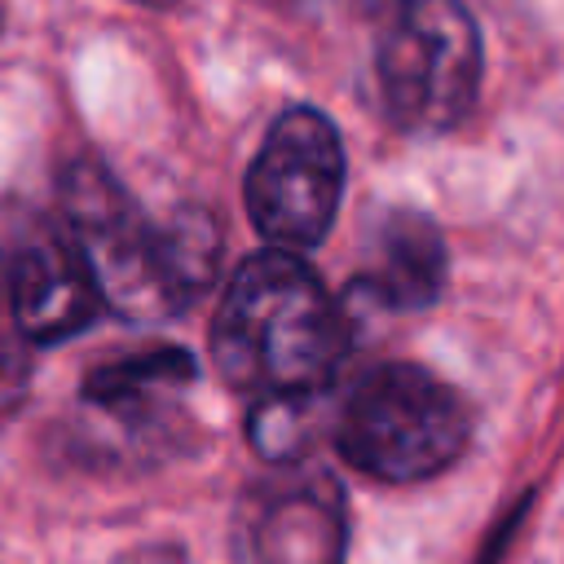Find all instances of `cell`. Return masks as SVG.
<instances>
[{
    "mask_svg": "<svg viewBox=\"0 0 564 564\" xmlns=\"http://www.w3.org/2000/svg\"><path fill=\"white\" fill-rule=\"evenodd\" d=\"M62 216L93 273L101 308L128 322H167L216 278V220L203 207H185L167 225H154L101 163L66 167Z\"/></svg>",
    "mask_w": 564,
    "mask_h": 564,
    "instance_id": "obj_1",
    "label": "cell"
},
{
    "mask_svg": "<svg viewBox=\"0 0 564 564\" xmlns=\"http://www.w3.org/2000/svg\"><path fill=\"white\" fill-rule=\"evenodd\" d=\"M344 357V317L286 251L238 264L212 322V361L251 401H317Z\"/></svg>",
    "mask_w": 564,
    "mask_h": 564,
    "instance_id": "obj_2",
    "label": "cell"
},
{
    "mask_svg": "<svg viewBox=\"0 0 564 564\" xmlns=\"http://www.w3.org/2000/svg\"><path fill=\"white\" fill-rule=\"evenodd\" d=\"M471 436L463 397L432 370L388 361L366 370L335 419V449L370 480L410 485L445 471Z\"/></svg>",
    "mask_w": 564,
    "mask_h": 564,
    "instance_id": "obj_3",
    "label": "cell"
},
{
    "mask_svg": "<svg viewBox=\"0 0 564 564\" xmlns=\"http://www.w3.org/2000/svg\"><path fill=\"white\" fill-rule=\"evenodd\" d=\"M480 31L463 0H410L383 18L375 70L383 110L405 132H449L480 93Z\"/></svg>",
    "mask_w": 564,
    "mask_h": 564,
    "instance_id": "obj_4",
    "label": "cell"
},
{
    "mask_svg": "<svg viewBox=\"0 0 564 564\" xmlns=\"http://www.w3.org/2000/svg\"><path fill=\"white\" fill-rule=\"evenodd\" d=\"M344 145L335 123L313 106H291L273 119L247 167V212L273 251L300 256L317 247L339 212Z\"/></svg>",
    "mask_w": 564,
    "mask_h": 564,
    "instance_id": "obj_5",
    "label": "cell"
},
{
    "mask_svg": "<svg viewBox=\"0 0 564 564\" xmlns=\"http://www.w3.org/2000/svg\"><path fill=\"white\" fill-rule=\"evenodd\" d=\"M242 546L251 564H344L339 485L322 467H282L242 502Z\"/></svg>",
    "mask_w": 564,
    "mask_h": 564,
    "instance_id": "obj_6",
    "label": "cell"
},
{
    "mask_svg": "<svg viewBox=\"0 0 564 564\" xmlns=\"http://www.w3.org/2000/svg\"><path fill=\"white\" fill-rule=\"evenodd\" d=\"M9 300L13 322L31 344H62L88 330L101 313L93 273L66 229H48L18 251L9 273Z\"/></svg>",
    "mask_w": 564,
    "mask_h": 564,
    "instance_id": "obj_7",
    "label": "cell"
},
{
    "mask_svg": "<svg viewBox=\"0 0 564 564\" xmlns=\"http://www.w3.org/2000/svg\"><path fill=\"white\" fill-rule=\"evenodd\" d=\"M361 282L388 308H427L445 282V242L436 225L414 207L388 212L375 225Z\"/></svg>",
    "mask_w": 564,
    "mask_h": 564,
    "instance_id": "obj_8",
    "label": "cell"
},
{
    "mask_svg": "<svg viewBox=\"0 0 564 564\" xmlns=\"http://www.w3.org/2000/svg\"><path fill=\"white\" fill-rule=\"evenodd\" d=\"M194 357L185 348H141L132 357H115L101 361L97 370L84 375V401L115 414V419H141L150 414L163 397H172L176 388L194 383Z\"/></svg>",
    "mask_w": 564,
    "mask_h": 564,
    "instance_id": "obj_9",
    "label": "cell"
},
{
    "mask_svg": "<svg viewBox=\"0 0 564 564\" xmlns=\"http://www.w3.org/2000/svg\"><path fill=\"white\" fill-rule=\"evenodd\" d=\"M313 405L317 401H251L247 441L256 454L278 467H295L313 441Z\"/></svg>",
    "mask_w": 564,
    "mask_h": 564,
    "instance_id": "obj_10",
    "label": "cell"
},
{
    "mask_svg": "<svg viewBox=\"0 0 564 564\" xmlns=\"http://www.w3.org/2000/svg\"><path fill=\"white\" fill-rule=\"evenodd\" d=\"M119 564H189V560H185V551H176V546H141V551L123 555Z\"/></svg>",
    "mask_w": 564,
    "mask_h": 564,
    "instance_id": "obj_11",
    "label": "cell"
},
{
    "mask_svg": "<svg viewBox=\"0 0 564 564\" xmlns=\"http://www.w3.org/2000/svg\"><path fill=\"white\" fill-rule=\"evenodd\" d=\"M366 13H375V18H392L401 4H410V0H357Z\"/></svg>",
    "mask_w": 564,
    "mask_h": 564,
    "instance_id": "obj_12",
    "label": "cell"
},
{
    "mask_svg": "<svg viewBox=\"0 0 564 564\" xmlns=\"http://www.w3.org/2000/svg\"><path fill=\"white\" fill-rule=\"evenodd\" d=\"M137 4H172V0H137Z\"/></svg>",
    "mask_w": 564,
    "mask_h": 564,
    "instance_id": "obj_13",
    "label": "cell"
}]
</instances>
